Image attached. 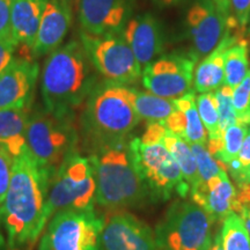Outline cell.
Returning <instances> with one entry per match:
<instances>
[{"label":"cell","instance_id":"cell-14","mask_svg":"<svg viewBox=\"0 0 250 250\" xmlns=\"http://www.w3.org/2000/svg\"><path fill=\"white\" fill-rule=\"evenodd\" d=\"M122 34L140 66H147L162 56L166 41L164 26L152 13L130 17Z\"/></svg>","mask_w":250,"mask_h":250},{"label":"cell","instance_id":"cell-2","mask_svg":"<svg viewBox=\"0 0 250 250\" xmlns=\"http://www.w3.org/2000/svg\"><path fill=\"white\" fill-rule=\"evenodd\" d=\"M95 71L85 48L77 40L50 52L41 78L45 110L58 117L72 116L98 85Z\"/></svg>","mask_w":250,"mask_h":250},{"label":"cell","instance_id":"cell-1","mask_svg":"<svg viewBox=\"0 0 250 250\" xmlns=\"http://www.w3.org/2000/svg\"><path fill=\"white\" fill-rule=\"evenodd\" d=\"M52 176L54 173L37 164L28 147L14 159L11 184L0 205L8 250H31L40 239Z\"/></svg>","mask_w":250,"mask_h":250},{"label":"cell","instance_id":"cell-33","mask_svg":"<svg viewBox=\"0 0 250 250\" xmlns=\"http://www.w3.org/2000/svg\"><path fill=\"white\" fill-rule=\"evenodd\" d=\"M250 167V127L248 132L246 134V138L243 140L241 149H240L237 159L228 167L227 170L230 171V175L234 180H237V177L241 175L243 171H246Z\"/></svg>","mask_w":250,"mask_h":250},{"label":"cell","instance_id":"cell-34","mask_svg":"<svg viewBox=\"0 0 250 250\" xmlns=\"http://www.w3.org/2000/svg\"><path fill=\"white\" fill-rule=\"evenodd\" d=\"M18 43L12 36L0 35V73L11 64L14 59V52Z\"/></svg>","mask_w":250,"mask_h":250},{"label":"cell","instance_id":"cell-39","mask_svg":"<svg viewBox=\"0 0 250 250\" xmlns=\"http://www.w3.org/2000/svg\"><path fill=\"white\" fill-rule=\"evenodd\" d=\"M240 217H241L243 224H245L247 232H248L250 236V206H248V208L242 211V213L240 214Z\"/></svg>","mask_w":250,"mask_h":250},{"label":"cell","instance_id":"cell-37","mask_svg":"<svg viewBox=\"0 0 250 250\" xmlns=\"http://www.w3.org/2000/svg\"><path fill=\"white\" fill-rule=\"evenodd\" d=\"M13 0H0V35H11V9Z\"/></svg>","mask_w":250,"mask_h":250},{"label":"cell","instance_id":"cell-28","mask_svg":"<svg viewBox=\"0 0 250 250\" xmlns=\"http://www.w3.org/2000/svg\"><path fill=\"white\" fill-rule=\"evenodd\" d=\"M224 250H250V236L240 215L230 213L220 230Z\"/></svg>","mask_w":250,"mask_h":250},{"label":"cell","instance_id":"cell-5","mask_svg":"<svg viewBox=\"0 0 250 250\" xmlns=\"http://www.w3.org/2000/svg\"><path fill=\"white\" fill-rule=\"evenodd\" d=\"M96 180L89 156L78 151L68 154L55 171L50 182L48 196L41 219L40 230L43 233L50 219L61 211L95 210Z\"/></svg>","mask_w":250,"mask_h":250},{"label":"cell","instance_id":"cell-32","mask_svg":"<svg viewBox=\"0 0 250 250\" xmlns=\"http://www.w3.org/2000/svg\"><path fill=\"white\" fill-rule=\"evenodd\" d=\"M14 159L11 153L0 146V205L4 202L9 184H11Z\"/></svg>","mask_w":250,"mask_h":250},{"label":"cell","instance_id":"cell-19","mask_svg":"<svg viewBox=\"0 0 250 250\" xmlns=\"http://www.w3.org/2000/svg\"><path fill=\"white\" fill-rule=\"evenodd\" d=\"M174 101L176 109L167 117V120L162 122L166 129L177 134L189 145H206L208 134L199 117L195 92L191 90Z\"/></svg>","mask_w":250,"mask_h":250},{"label":"cell","instance_id":"cell-16","mask_svg":"<svg viewBox=\"0 0 250 250\" xmlns=\"http://www.w3.org/2000/svg\"><path fill=\"white\" fill-rule=\"evenodd\" d=\"M39 71L37 62L14 58L0 73V109L29 108Z\"/></svg>","mask_w":250,"mask_h":250},{"label":"cell","instance_id":"cell-27","mask_svg":"<svg viewBox=\"0 0 250 250\" xmlns=\"http://www.w3.org/2000/svg\"><path fill=\"white\" fill-rule=\"evenodd\" d=\"M248 129V125L236 122L235 124L230 125L224 132L220 148H219L217 154L214 155V158L219 162H221V165L226 168V170L237 159Z\"/></svg>","mask_w":250,"mask_h":250},{"label":"cell","instance_id":"cell-31","mask_svg":"<svg viewBox=\"0 0 250 250\" xmlns=\"http://www.w3.org/2000/svg\"><path fill=\"white\" fill-rule=\"evenodd\" d=\"M215 98L218 101V110H219V126H220V132L224 134L230 125L236 123V115L233 108L232 94L233 88L229 86L223 85L214 92Z\"/></svg>","mask_w":250,"mask_h":250},{"label":"cell","instance_id":"cell-38","mask_svg":"<svg viewBox=\"0 0 250 250\" xmlns=\"http://www.w3.org/2000/svg\"><path fill=\"white\" fill-rule=\"evenodd\" d=\"M213 2L215 7L221 14L223 17L226 19L230 17V8H229V0H211Z\"/></svg>","mask_w":250,"mask_h":250},{"label":"cell","instance_id":"cell-20","mask_svg":"<svg viewBox=\"0 0 250 250\" xmlns=\"http://www.w3.org/2000/svg\"><path fill=\"white\" fill-rule=\"evenodd\" d=\"M243 36L237 35L233 30L226 28V34L219 43L217 48L203 58L197 65L193 76L195 89L199 93L215 92L219 87L224 85L225 79V58L226 51L237 40Z\"/></svg>","mask_w":250,"mask_h":250},{"label":"cell","instance_id":"cell-3","mask_svg":"<svg viewBox=\"0 0 250 250\" xmlns=\"http://www.w3.org/2000/svg\"><path fill=\"white\" fill-rule=\"evenodd\" d=\"M96 180V204L112 212L140 208L152 202L134 166L129 139L89 153Z\"/></svg>","mask_w":250,"mask_h":250},{"label":"cell","instance_id":"cell-29","mask_svg":"<svg viewBox=\"0 0 250 250\" xmlns=\"http://www.w3.org/2000/svg\"><path fill=\"white\" fill-rule=\"evenodd\" d=\"M190 147H191L192 154L195 156L199 182H206V181L212 179L215 175L226 170V168L221 165V162H219L211 154L206 145L193 144V145H190Z\"/></svg>","mask_w":250,"mask_h":250},{"label":"cell","instance_id":"cell-13","mask_svg":"<svg viewBox=\"0 0 250 250\" xmlns=\"http://www.w3.org/2000/svg\"><path fill=\"white\" fill-rule=\"evenodd\" d=\"M102 250H160L152 228L127 211L105 218Z\"/></svg>","mask_w":250,"mask_h":250},{"label":"cell","instance_id":"cell-8","mask_svg":"<svg viewBox=\"0 0 250 250\" xmlns=\"http://www.w3.org/2000/svg\"><path fill=\"white\" fill-rule=\"evenodd\" d=\"M212 219L193 202L176 201L155 228L160 250H208L212 240Z\"/></svg>","mask_w":250,"mask_h":250},{"label":"cell","instance_id":"cell-21","mask_svg":"<svg viewBox=\"0 0 250 250\" xmlns=\"http://www.w3.org/2000/svg\"><path fill=\"white\" fill-rule=\"evenodd\" d=\"M46 0H13L11 36L18 44L33 48Z\"/></svg>","mask_w":250,"mask_h":250},{"label":"cell","instance_id":"cell-25","mask_svg":"<svg viewBox=\"0 0 250 250\" xmlns=\"http://www.w3.org/2000/svg\"><path fill=\"white\" fill-rule=\"evenodd\" d=\"M164 145L166 148L170 152L175 161L179 165L181 171H182L183 179L189 184L190 189L199 182L198 170L195 156L192 154L191 147L186 140L177 136L169 130L166 131L164 137Z\"/></svg>","mask_w":250,"mask_h":250},{"label":"cell","instance_id":"cell-43","mask_svg":"<svg viewBox=\"0 0 250 250\" xmlns=\"http://www.w3.org/2000/svg\"><path fill=\"white\" fill-rule=\"evenodd\" d=\"M208 250H224L223 246H221V239H220V233L215 236L214 242H212V245Z\"/></svg>","mask_w":250,"mask_h":250},{"label":"cell","instance_id":"cell-42","mask_svg":"<svg viewBox=\"0 0 250 250\" xmlns=\"http://www.w3.org/2000/svg\"><path fill=\"white\" fill-rule=\"evenodd\" d=\"M236 183H249L250 184V167L237 177Z\"/></svg>","mask_w":250,"mask_h":250},{"label":"cell","instance_id":"cell-9","mask_svg":"<svg viewBox=\"0 0 250 250\" xmlns=\"http://www.w3.org/2000/svg\"><path fill=\"white\" fill-rule=\"evenodd\" d=\"M104 224L95 210L61 211L41 234L37 250H102Z\"/></svg>","mask_w":250,"mask_h":250},{"label":"cell","instance_id":"cell-23","mask_svg":"<svg viewBox=\"0 0 250 250\" xmlns=\"http://www.w3.org/2000/svg\"><path fill=\"white\" fill-rule=\"evenodd\" d=\"M131 98L137 115L148 123H162L176 109L174 100L160 98L151 92L131 88Z\"/></svg>","mask_w":250,"mask_h":250},{"label":"cell","instance_id":"cell-17","mask_svg":"<svg viewBox=\"0 0 250 250\" xmlns=\"http://www.w3.org/2000/svg\"><path fill=\"white\" fill-rule=\"evenodd\" d=\"M72 22V11L68 0H46L35 42L33 55L42 57L62 45Z\"/></svg>","mask_w":250,"mask_h":250},{"label":"cell","instance_id":"cell-10","mask_svg":"<svg viewBox=\"0 0 250 250\" xmlns=\"http://www.w3.org/2000/svg\"><path fill=\"white\" fill-rule=\"evenodd\" d=\"M80 40L93 66L105 81L126 86L142 77V66L122 31L104 35L81 31Z\"/></svg>","mask_w":250,"mask_h":250},{"label":"cell","instance_id":"cell-12","mask_svg":"<svg viewBox=\"0 0 250 250\" xmlns=\"http://www.w3.org/2000/svg\"><path fill=\"white\" fill-rule=\"evenodd\" d=\"M188 37L191 41L190 54L197 61L217 48L226 34V19L211 0H197L186 17Z\"/></svg>","mask_w":250,"mask_h":250},{"label":"cell","instance_id":"cell-11","mask_svg":"<svg viewBox=\"0 0 250 250\" xmlns=\"http://www.w3.org/2000/svg\"><path fill=\"white\" fill-rule=\"evenodd\" d=\"M197 62L190 52L162 55L144 67L143 85L148 92L160 98L179 99L192 90Z\"/></svg>","mask_w":250,"mask_h":250},{"label":"cell","instance_id":"cell-24","mask_svg":"<svg viewBox=\"0 0 250 250\" xmlns=\"http://www.w3.org/2000/svg\"><path fill=\"white\" fill-rule=\"evenodd\" d=\"M196 104L202 123L208 134V149L214 156L220 148L223 140V134L219 126V110L215 94L213 92L201 93V95L196 98Z\"/></svg>","mask_w":250,"mask_h":250},{"label":"cell","instance_id":"cell-41","mask_svg":"<svg viewBox=\"0 0 250 250\" xmlns=\"http://www.w3.org/2000/svg\"><path fill=\"white\" fill-rule=\"evenodd\" d=\"M158 5L164 6V7H169V6L179 5L182 0H154Z\"/></svg>","mask_w":250,"mask_h":250},{"label":"cell","instance_id":"cell-40","mask_svg":"<svg viewBox=\"0 0 250 250\" xmlns=\"http://www.w3.org/2000/svg\"><path fill=\"white\" fill-rule=\"evenodd\" d=\"M0 250H8L7 237H6L4 226H2L1 218H0Z\"/></svg>","mask_w":250,"mask_h":250},{"label":"cell","instance_id":"cell-44","mask_svg":"<svg viewBox=\"0 0 250 250\" xmlns=\"http://www.w3.org/2000/svg\"><path fill=\"white\" fill-rule=\"evenodd\" d=\"M248 33H249V36H250V26H249V30H248Z\"/></svg>","mask_w":250,"mask_h":250},{"label":"cell","instance_id":"cell-22","mask_svg":"<svg viewBox=\"0 0 250 250\" xmlns=\"http://www.w3.org/2000/svg\"><path fill=\"white\" fill-rule=\"evenodd\" d=\"M29 108L0 109V146L18 158L27 149L26 132Z\"/></svg>","mask_w":250,"mask_h":250},{"label":"cell","instance_id":"cell-26","mask_svg":"<svg viewBox=\"0 0 250 250\" xmlns=\"http://www.w3.org/2000/svg\"><path fill=\"white\" fill-rule=\"evenodd\" d=\"M249 43L245 37L237 40L228 48L225 58V79L224 85L235 88L241 83L249 72Z\"/></svg>","mask_w":250,"mask_h":250},{"label":"cell","instance_id":"cell-35","mask_svg":"<svg viewBox=\"0 0 250 250\" xmlns=\"http://www.w3.org/2000/svg\"><path fill=\"white\" fill-rule=\"evenodd\" d=\"M230 14L242 28L250 22V0H229Z\"/></svg>","mask_w":250,"mask_h":250},{"label":"cell","instance_id":"cell-4","mask_svg":"<svg viewBox=\"0 0 250 250\" xmlns=\"http://www.w3.org/2000/svg\"><path fill=\"white\" fill-rule=\"evenodd\" d=\"M139 121L130 87L109 81L98 83L81 114L80 127L86 148L90 153L127 140Z\"/></svg>","mask_w":250,"mask_h":250},{"label":"cell","instance_id":"cell-18","mask_svg":"<svg viewBox=\"0 0 250 250\" xmlns=\"http://www.w3.org/2000/svg\"><path fill=\"white\" fill-rule=\"evenodd\" d=\"M192 202L204 210L213 221L225 220L234 213L236 188L230 182L227 171L215 175L206 182H198L190 189Z\"/></svg>","mask_w":250,"mask_h":250},{"label":"cell","instance_id":"cell-7","mask_svg":"<svg viewBox=\"0 0 250 250\" xmlns=\"http://www.w3.org/2000/svg\"><path fill=\"white\" fill-rule=\"evenodd\" d=\"M131 154L137 170L148 188L152 202L169 201L177 195L186 198L190 192L189 184L170 152L162 142L144 143L140 138L129 140Z\"/></svg>","mask_w":250,"mask_h":250},{"label":"cell","instance_id":"cell-15","mask_svg":"<svg viewBox=\"0 0 250 250\" xmlns=\"http://www.w3.org/2000/svg\"><path fill=\"white\" fill-rule=\"evenodd\" d=\"M131 17L127 0H80L81 31L89 35H104L122 31Z\"/></svg>","mask_w":250,"mask_h":250},{"label":"cell","instance_id":"cell-36","mask_svg":"<svg viewBox=\"0 0 250 250\" xmlns=\"http://www.w3.org/2000/svg\"><path fill=\"white\" fill-rule=\"evenodd\" d=\"M250 206V184L237 183L235 202H234V213L240 215L245 208Z\"/></svg>","mask_w":250,"mask_h":250},{"label":"cell","instance_id":"cell-6","mask_svg":"<svg viewBox=\"0 0 250 250\" xmlns=\"http://www.w3.org/2000/svg\"><path fill=\"white\" fill-rule=\"evenodd\" d=\"M74 115L58 117L45 110L29 112L26 142L28 151L41 167L55 174L71 152L77 151L79 137Z\"/></svg>","mask_w":250,"mask_h":250},{"label":"cell","instance_id":"cell-30","mask_svg":"<svg viewBox=\"0 0 250 250\" xmlns=\"http://www.w3.org/2000/svg\"><path fill=\"white\" fill-rule=\"evenodd\" d=\"M233 108L236 115V122L250 125V71L245 79L233 89Z\"/></svg>","mask_w":250,"mask_h":250}]
</instances>
